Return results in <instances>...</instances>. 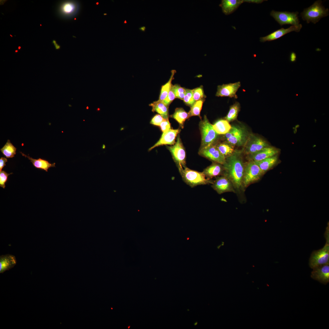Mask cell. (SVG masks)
Here are the masks:
<instances>
[{"mask_svg":"<svg viewBox=\"0 0 329 329\" xmlns=\"http://www.w3.org/2000/svg\"><path fill=\"white\" fill-rule=\"evenodd\" d=\"M245 164L241 153L237 151H235L231 155L226 158L223 164V175L231 181L235 193L239 195L242 194L245 190L242 184Z\"/></svg>","mask_w":329,"mask_h":329,"instance_id":"obj_1","label":"cell"},{"mask_svg":"<svg viewBox=\"0 0 329 329\" xmlns=\"http://www.w3.org/2000/svg\"><path fill=\"white\" fill-rule=\"evenodd\" d=\"M184 182L191 187L198 185L212 184L214 180L207 178L203 172L191 169L186 166H177Z\"/></svg>","mask_w":329,"mask_h":329,"instance_id":"obj_2","label":"cell"},{"mask_svg":"<svg viewBox=\"0 0 329 329\" xmlns=\"http://www.w3.org/2000/svg\"><path fill=\"white\" fill-rule=\"evenodd\" d=\"M321 0H317L309 7L304 9L301 13L302 19L307 23L312 22L314 24L320 19L329 15V9H325L322 4Z\"/></svg>","mask_w":329,"mask_h":329,"instance_id":"obj_3","label":"cell"},{"mask_svg":"<svg viewBox=\"0 0 329 329\" xmlns=\"http://www.w3.org/2000/svg\"><path fill=\"white\" fill-rule=\"evenodd\" d=\"M326 229L324 234L326 240V244L321 249L313 251L309 259V265L313 269L322 265L329 264V229L328 226Z\"/></svg>","mask_w":329,"mask_h":329,"instance_id":"obj_4","label":"cell"},{"mask_svg":"<svg viewBox=\"0 0 329 329\" xmlns=\"http://www.w3.org/2000/svg\"><path fill=\"white\" fill-rule=\"evenodd\" d=\"M264 174L254 161L248 160L245 163L242 180L244 189L258 181Z\"/></svg>","mask_w":329,"mask_h":329,"instance_id":"obj_5","label":"cell"},{"mask_svg":"<svg viewBox=\"0 0 329 329\" xmlns=\"http://www.w3.org/2000/svg\"><path fill=\"white\" fill-rule=\"evenodd\" d=\"M199 128L201 136L200 147L214 144L218 138V135L206 115L200 122Z\"/></svg>","mask_w":329,"mask_h":329,"instance_id":"obj_6","label":"cell"},{"mask_svg":"<svg viewBox=\"0 0 329 329\" xmlns=\"http://www.w3.org/2000/svg\"><path fill=\"white\" fill-rule=\"evenodd\" d=\"M248 136L243 128L239 126H232L228 132L225 134L227 142L232 146H240L244 145Z\"/></svg>","mask_w":329,"mask_h":329,"instance_id":"obj_7","label":"cell"},{"mask_svg":"<svg viewBox=\"0 0 329 329\" xmlns=\"http://www.w3.org/2000/svg\"><path fill=\"white\" fill-rule=\"evenodd\" d=\"M80 8L79 2L69 0L62 2L59 5L58 13L62 18L70 19L74 17L79 12Z\"/></svg>","mask_w":329,"mask_h":329,"instance_id":"obj_8","label":"cell"},{"mask_svg":"<svg viewBox=\"0 0 329 329\" xmlns=\"http://www.w3.org/2000/svg\"><path fill=\"white\" fill-rule=\"evenodd\" d=\"M171 152L173 159L177 166H186V153L181 139L179 135L175 143L171 146H167Z\"/></svg>","mask_w":329,"mask_h":329,"instance_id":"obj_9","label":"cell"},{"mask_svg":"<svg viewBox=\"0 0 329 329\" xmlns=\"http://www.w3.org/2000/svg\"><path fill=\"white\" fill-rule=\"evenodd\" d=\"M244 145L243 152L247 156L255 154L269 146L264 139L253 135L248 136Z\"/></svg>","mask_w":329,"mask_h":329,"instance_id":"obj_10","label":"cell"},{"mask_svg":"<svg viewBox=\"0 0 329 329\" xmlns=\"http://www.w3.org/2000/svg\"><path fill=\"white\" fill-rule=\"evenodd\" d=\"M299 13L288 12H280L272 10L270 15L281 26L290 24L292 26L297 25L300 22L298 17Z\"/></svg>","mask_w":329,"mask_h":329,"instance_id":"obj_11","label":"cell"},{"mask_svg":"<svg viewBox=\"0 0 329 329\" xmlns=\"http://www.w3.org/2000/svg\"><path fill=\"white\" fill-rule=\"evenodd\" d=\"M201 156L213 162L223 164L225 158L214 144L200 147L198 152Z\"/></svg>","mask_w":329,"mask_h":329,"instance_id":"obj_12","label":"cell"},{"mask_svg":"<svg viewBox=\"0 0 329 329\" xmlns=\"http://www.w3.org/2000/svg\"><path fill=\"white\" fill-rule=\"evenodd\" d=\"M211 187L218 194H220L228 192L235 193L232 182L224 175L216 177L212 184Z\"/></svg>","mask_w":329,"mask_h":329,"instance_id":"obj_13","label":"cell"},{"mask_svg":"<svg viewBox=\"0 0 329 329\" xmlns=\"http://www.w3.org/2000/svg\"><path fill=\"white\" fill-rule=\"evenodd\" d=\"M302 27V25L299 24L297 25L291 26L287 29L282 28L274 31L266 36L260 37V40L262 42L274 40L290 32L294 31L299 32Z\"/></svg>","mask_w":329,"mask_h":329,"instance_id":"obj_14","label":"cell"},{"mask_svg":"<svg viewBox=\"0 0 329 329\" xmlns=\"http://www.w3.org/2000/svg\"><path fill=\"white\" fill-rule=\"evenodd\" d=\"M179 129H171L163 133L161 136L158 141L153 146L149 148V151L154 148L164 145H173L175 143V140L178 134L180 132Z\"/></svg>","mask_w":329,"mask_h":329,"instance_id":"obj_15","label":"cell"},{"mask_svg":"<svg viewBox=\"0 0 329 329\" xmlns=\"http://www.w3.org/2000/svg\"><path fill=\"white\" fill-rule=\"evenodd\" d=\"M240 86V82L219 85L218 86L216 96L237 98V96L236 93Z\"/></svg>","mask_w":329,"mask_h":329,"instance_id":"obj_16","label":"cell"},{"mask_svg":"<svg viewBox=\"0 0 329 329\" xmlns=\"http://www.w3.org/2000/svg\"><path fill=\"white\" fill-rule=\"evenodd\" d=\"M280 151L279 149L269 146L255 154L247 156V159L248 160L259 161L277 155Z\"/></svg>","mask_w":329,"mask_h":329,"instance_id":"obj_17","label":"cell"},{"mask_svg":"<svg viewBox=\"0 0 329 329\" xmlns=\"http://www.w3.org/2000/svg\"><path fill=\"white\" fill-rule=\"evenodd\" d=\"M311 277L320 283L326 285L329 282V264L322 265L313 269Z\"/></svg>","mask_w":329,"mask_h":329,"instance_id":"obj_18","label":"cell"},{"mask_svg":"<svg viewBox=\"0 0 329 329\" xmlns=\"http://www.w3.org/2000/svg\"><path fill=\"white\" fill-rule=\"evenodd\" d=\"M202 172L207 178L212 179L213 177L223 175L224 169L222 164L213 162L210 165L204 169Z\"/></svg>","mask_w":329,"mask_h":329,"instance_id":"obj_19","label":"cell"},{"mask_svg":"<svg viewBox=\"0 0 329 329\" xmlns=\"http://www.w3.org/2000/svg\"><path fill=\"white\" fill-rule=\"evenodd\" d=\"M16 263L15 257L13 255L7 254L0 256V273H2L13 268Z\"/></svg>","mask_w":329,"mask_h":329,"instance_id":"obj_20","label":"cell"},{"mask_svg":"<svg viewBox=\"0 0 329 329\" xmlns=\"http://www.w3.org/2000/svg\"><path fill=\"white\" fill-rule=\"evenodd\" d=\"M243 2V0H222L219 6L223 13L228 15L234 12Z\"/></svg>","mask_w":329,"mask_h":329,"instance_id":"obj_21","label":"cell"},{"mask_svg":"<svg viewBox=\"0 0 329 329\" xmlns=\"http://www.w3.org/2000/svg\"><path fill=\"white\" fill-rule=\"evenodd\" d=\"M22 155L28 158L32 163L33 166L36 168L43 170L47 172L48 169L51 167H55V163H51L46 160L39 158L35 159L30 157L29 155H26L22 152H20Z\"/></svg>","mask_w":329,"mask_h":329,"instance_id":"obj_22","label":"cell"},{"mask_svg":"<svg viewBox=\"0 0 329 329\" xmlns=\"http://www.w3.org/2000/svg\"><path fill=\"white\" fill-rule=\"evenodd\" d=\"M278 161L277 154L260 161L254 162L265 174L277 163Z\"/></svg>","mask_w":329,"mask_h":329,"instance_id":"obj_23","label":"cell"},{"mask_svg":"<svg viewBox=\"0 0 329 329\" xmlns=\"http://www.w3.org/2000/svg\"><path fill=\"white\" fill-rule=\"evenodd\" d=\"M149 105L152 107L153 112H157L165 119H168V107L162 101L157 100L153 102Z\"/></svg>","mask_w":329,"mask_h":329,"instance_id":"obj_24","label":"cell"},{"mask_svg":"<svg viewBox=\"0 0 329 329\" xmlns=\"http://www.w3.org/2000/svg\"><path fill=\"white\" fill-rule=\"evenodd\" d=\"M212 125L218 135L225 134L229 132L232 127L229 122L225 119L218 120Z\"/></svg>","mask_w":329,"mask_h":329,"instance_id":"obj_25","label":"cell"},{"mask_svg":"<svg viewBox=\"0 0 329 329\" xmlns=\"http://www.w3.org/2000/svg\"><path fill=\"white\" fill-rule=\"evenodd\" d=\"M170 117L175 119L182 129L183 128L185 121L190 117L189 113L181 108H176L175 112L170 115Z\"/></svg>","mask_w":329,"mask_h":329,"instance_id":"obj_26","label":"cell"},{"mask_svg":"<svg viewBox=\"0 0 329 329\" xmlns=\"http://www.w3.org/2000/svg\"><path fill=\"white\" fill-rule=\"evenodd\" d=\"M171 76L168 81L161 87L159 99L158 100V101H162L164 100L167 96L171 89L172 85V82L174 79L176 71L173 70L171 71Z\"/></svg>","mask_w":329,"mask_h":329,"instance_id":"obj_27","label":"cell"},{"mask_svg":"<svg viewBox=\"0 0 329 329\" xmlns=\"http://www.w3.org/2000/svg\"><path fill=\"white\" fill-rule=\"evenodd\" d=\"M215 145L225 158L231 155L235 151L233 146L227 142L220 143Z\"/></svg>","mask_w":329,"mask_h":329,"instance_id":"obj_28","label":"cell"},{"mask_svg":"<svg viewBox=\"0 0 329 329\" xmlns=\"http://www.w3.org/2000/svg\"><path fill=\"white\" fill-rule=\"evenodd\" d=\"M16 148L8 140L5 144L0 149L2 154L7 158L14 157L16 154Z\"/></svg>","mask_w":329,"mask_h":329,"instance_id":"obj_29","label":"cell"},{"mask_svg":"<svg viewBox=\"0 0 329 329\" xmlns=\"http://www.w3.org/2000/svg\"><path fill=\"white\" fill-rule=\"evenodd\" d=\"M240 109V104L238 102H236L230 106L229 111L225 119L229 122L235 120L237 117Z\"/></svg>","mask_w":329,"mask_h":329,"instance_id":"obj_30","label":"cell"},{"mask_svg":"<svg viewBox=\"0 0 329 329\" xmlns=\"http://www.w3.org/2000/svg\"><path fill=\"white\" fill-rule=\"evenodd\" d=\"M204 101V100H201L195 102L191 107L190 109L188 112L190 117L192 116H197L201 119L200 112Z\"/></svg>","mask_w":329,"mask_h":329,"instance_id":"obj_31","label":"cell"},{"mask_svg":"<svg viewBox=\"0 0 329 329\" xmlns=\"http://www.w3.org/2000/svg\"><path fill=\"white\" fill-rule=\"evenodd\" d=\"M172 88L176 98L183 100L186 93V89L178 84L172 85Z\"/></svg>","mask_w":329,"mask_h":329,"instance_id":"obj_32","label":"cell"},{"mask_svg":"<svg viewBox=\"0 0 329 329\" xmlns=\"http://www.w3.org/2000/svg\"><path fill=\"white\" fill-rule=\"evenodd\" d=\"M193 97L195 101L204 100L206 96L204 94L202 86L192 90Z\"/></svg>","mask_w":329,"mask_h":329,"instance_id":"obj_33","label":"cell"},{"mask_svg":"<svg viewBox=\"0 0 329 329\" xmlns=\"http://www.w3.org/2000/svg\"><path fill=\"white\" fill-rule=\"evenodd\" d=\"M187 105L191 106L195 102L193 99L192 90L186 89V93L183 100Z\"/></svg>","mask_w":329,"mask_h":329,"instance_id":"obj_34","label":"cell"},{"mask_svg":"<svg viewBox=\"0 0 329 329\" xmlns=\"http://www.w3.org/2000/svg\"><path fill=\"white\" fill-rule=\"evenodd\" d=\"M12 173H8L4 171L0 172V186L4 189L5 187V183L8 180V176Z\"/></svg>","mask_w":329,"mask_h":329,"instance_id":"obj_35","label":"cell"},{"mask_svg":"<svg viewBox=\"0 0 329 329\" xmlns=\"http://www.w3.org/2000/svg\"><path fill=\"white\" fill-rule=\"evenodd\" d=\"M175 98H176L175 96L171 87V89L166 98L164 100L161 101H162L168 107L170 104Z\"/></svg>","mask_w":329,"mask_h":329,"instance_id":"obj_36","label":"cell"},{"mask_svg":"<svg viewBox=\"0 0 329 329\" xmlns=\"http://www.w3.org/2000/svg\"><path fill=\"white\" fill-rule=\"evenodd\" d=\"M165 119L161 115L157 114L152 118L150 123L155 126H160L161 123Z\"/></svg>","mask_w":329,"mask_h":329,"instance_id":"obj_37","label":"cell"},{"mask_svg":"<svg viewBox=\"0 0 329 329\" xmlns=\"http://www.w3.org/2000/svg\"><path fill=\"white\" fill-rule=\"evenodd\" d=\"M159 126L163 133L171 129V125L168 119H165L161 123Z\"/></svg>","mask_w":329,"mask_h":329,"instance_id":"obj_38","label":"cell"},{"mask_svg":"<svg viewBox=\"0 0 329 329\" xmlns=\"http://www.w3.org/2000/svg\"><path fill=\"white\" fill-rule=\"evenodd\" d=\"M7 161V159L5 157H2L0 158V172L2 171L3 168L6 165L5 163Z\"/></svg>","mask_w":329,"mask_h":329,"instance_id":"obj_39","label":"cell"},{"mask_svg":"<svg viewBox=\"0 0 329 329\" xmlns=\"http://www.w3.org/2000/svg\"><path fill=\"white\" fill-rule=\"evenodd\" d=\"M243 2H249V3H252H252H257V4H259V3H262L263 2L265 1V0H243Z\"/></svg>","mask_w":329,"mask_h":329,"instance_id":"obj_40","label":"cell"},{"mask_svg":"<svg viewBox=\"0 0 329 329\" xmlns=\"http://www.w3.org/2000/svg\"><path fill=\"white\" fill-rule=\"evenodd\" d=\"M296 59V55L294 52L291 53L290 56V60L292 62L295 61Z\"/></svg>","mask_w":329,"mask_h":329,"instance_id":"obj_41","label":"cell"},{"mask_svg":"<svg viewBox=\"0 0 329 329\" xmlns=\"http://www.w3.org/2000/svg\"><path fill=\"white\" fill-rule=\"evenodd\" d=\"M139 30L142 32H144L146 29V27L145 26H143L142 27L139 28Z\"/></svg>","mask_w":329,"mask_h":329,"instance_id":"obj_42","label":"cell"},{"mask_svg":"<svg viewBox=\"0 0 329 329\" xmlns=\"http://www.w3.org/2000/svg\"><path fill=\"white\" fill-rule=\"evenodd\" d=\"M105 145L104 144H103V146H102V148L103 149H104L105 148Z\"/></svg>","mask_w":329,"mask_h":329,"instance_id":"obj_43","label":"cell"},{"mask_svg":"<svg viewBox=\"0 0 329 329\" xmlns=\"http://www.w3.org/2000/svg\"><path fill=\"white\" fill-rule=\"evenodd\" d=\"M100 108H97V111H100Z\"/></svg>","mask_w":329,"mask_h":329,"instance_id":"obj_44","label":"cell"},{"mask_svg":"<svg viewBox=\"0 0 329 329\" xmlns=\"http://www.w3.org/2000/svg\"><path fill=\"white\" fill-rule=\"evenodd\" d=\"M124 23H127V22H126V20H125V22H124Z\"/></svg>","mask_w":329,"mask_h":329,"instance_id":"obj_45","label":"cell"},{"mask_svg":"<svg viewBox=\"0 0 329 329\" xmlns=\"http://www.w3.org/2000/svg\"><path fill=\"white\" fill-rule=\"evenodd\" d=\"M86 109H89V107H88V106H87V108H86Z\"/></svg>","mask_w":329,"mask_h":329,"instance_id":"obj_46","label":"cell"}]
</instances>
